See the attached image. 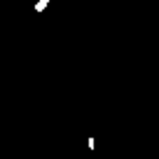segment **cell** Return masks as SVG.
Segmentation results:
<instances>
[{"label": "cell", "mask_w": 159, "mask_h": 159, "mask_svg": "<svg viewBox=\"0 0 159 159\" xmlns=\"http://www.w3.org/2000/svg\"><path fill=\"white\" fill-rule=\"evenodd\" d=\"M47 5H49V0H38V2H35V12H45Z\"/></svg>", "instance_id": "1"}, {"label": "cell", "mask_w": 159, "mask_h": 159, "mask_svg": "<svg viewBox=\"0 0 159 159\" xmlns=\"http://www.w3.org/2000/svg\"><path fill=\"white\" fill-rule=\"evenodd\" d=\"M49 2H52V0H49Z\"/></svg>", "instance_id": "2"}]
</instances>
